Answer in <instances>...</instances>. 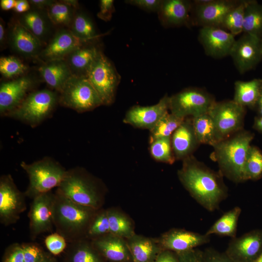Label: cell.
I'll return each instance as SVG.
<instances>
[{
	"mask_svg": "<svg viewBox=\"0 0 262 262\" xmlns=\"http://www.w3.org/2000/svg\"><path fill=\"white\" fill-rule=\"evenodd\" d=\"M243 33L262 37V4L256 0H246Z\"/></svg>",
	"mask_w": 262,
	"mask_h": 262,
	"instance_id": "obj_34",
	"label": "cell"
},
{
	"mask_svg": "<svg viewBox=\"0 0 262 262\" xmlns=\"http://www.w3.org/2000/svg\"><path fill=\"white\" fill-rule=\"evenodd\" d=\"M110 233L107 209L98 210L88 228L86 238L92 240Z\"/></svg>",
	"mask_w": 262,
	"mask_h": 262,
	"instance_id": "obj_42",
	"label": "cell"
},
{
	"mask_svg": "<svg viewBox=\"0 0 262 262\" xmlns=\"http://www.w3.org/2000/svg\"><path fill=\"white\" fill-rule=\"evenodd\" d=\"M245 180H257L262 176V152L256 147L250 146L244 166Z\"/></svg>",
	"mask_w": 262,
	"mask_h": 262,
	"instance_id": "obj_40",
	"label": "cell"
},
{
	"mask_svg": "<svg viewBox=\"0 0 262 262\" xmlns=\"http://www.w3.org/2000/svg\"><path fill=\"white\" fill-rule=\"evenodd\" d=\"M176 160H182L192 155L199 144L194 129L192 118H186L171 137Z\"/></svg>",
	"mask_w": 262,
	"mask_h": 262,
	"instance_id": "obj_26",
	"label": "cell"
},
{
	"mask_svg": "<svg viewBox=\"0 0 262 262\" xmlns=\"http://www.w3.org/2000/svg\"><path fill=\"white\" fill-rule=\"evenodd\" d=\"M256 107H257L259 116L262 117V89Z\"/></svg>",
	"mask_w": 262,
	"mask_h": 262,
	"instance_id": "obj_57",
	"label": "cell"
},
{
	"mask_svg": "<svg viewBox=\"0 0 262 262\" xmlns=\"http://www.w3.org/2000/svg\"><path fill=\"white\" fill-rule=\"evenodd\" d=\"M253 138V133L241 130L213 147V157L223 176L235 183L245 181V164Z\"/></svg>",
	"mask_w": 262,
	"mask_h": 262,
	"instance_id": "obj_3",
	"label": "cell"
},
{
	"mask_svg": "<svg viewBox=\"0 0 262 262\" xmlns=\"http://www.w3.org/2000/svg\"><path fill=\"white\" fill-rule=\"evenodd\" d=\"M20 166L29 178V184L24 193L26 197L32 199L58 187L67 171L60 163L50 157H44L31 164L22 162Z\"/></svg>",
	"mask_w": 262,
	"mask_h": 262,
	"instance_id": "obj_5",
	"label": "cell"
},
{
	"mask_svg": "<svg viewBox=\"0 0 262 262\" xmlns=\"http://www.w3.org/2000/svg\"><path fill=\"white\" fill-rule=\"evenodd\" d=\"M68 29L77 37L88 41H98L103 35L98 33L91 17L80 8L76 11Z\"/></svg>",
	"mask_w": 262,
	"mask_h": 262,
	"instance_id": "obj_31",
	"label": "cell"
},
{
	"mask_svg": "<svg viewBox=\"0 0 262 262\" xmlns=\"http://www.w3.org/2000/svg\"><path fill=\"white\" fill-rule=\"evenodd\" d=\"M149 143L150 153L155 160L168 164L175 162L171 137L156 139Z\"/></svg>",
	"mask_w": 262,
	"mask_h": 262,
	"instance_id": "obj_39",
	"label": "cell"
},
{
	"mask_svg": "<svg viewBox=\"0 0 262 262\" xmlns=\"http://www.w3.org/2000/svg\"><path fill=\"white\" fill-rule=\"evenodd\" d=\"M86 77L98 93L103 105L108 106L114 102L121 77L103 51L92 65Z\"/></svg>",
	"mask_w": 262,
	"mask_h": 262,
	"instance_id": "obj_8",
	"label": "cell"
},
{
	"mask_svg": "<svg viewBox=\"0 0 262 262\" xmlns=\"http://www.w3.org/2000/svg\"><path fill=\"white\" fill-rule=\"evenodd\" d=\"M169 100V97L165 95L154 105L133 106L127 112L123 121L133 127L150 131L168 112Z\"/></svg>",
	"mask_w": 262,
	"mask_h": 262,
	"instance_id": "obj_19",
	"label": "cell"
},
{
	"mask_svg": "<svg viewBox=\"0 0 262 262\" xmlns=\"http://www.w3.org/2000/svg\"><path fill=\"white\" fill-rule=\"evenodd\" d=\"M153 262H179V261L176 252L163 250Z\"/></svg>",
	"mask_w": 262,
	"mask_h": 262,
	"instance_id": "obj_50",
	"label": "cell"
},
{
	"mask_svg": "<svg viewBox=\"0 0 262 262\" xmlns=\"http://www.w3.org/2000/svg\"><path fill=\"white\" fill-rule=\"evenodd\" d=\"M7 44L13 52L21 57L37 60L45 46L16 19L11 21L8 25Z\"/></svg>",
	"mask_w": 262,
	"mask_h": 262,
	"instance_id": "obj_16",
	"label": "cell"
},
{
	"mask_svg": "<svg viewBox=\"0 0 262 262\" xmlns=\"http://www.w3.org/2000/svg\"><path fill=\"white\" fill-rule=\"evenodd\" d=\"M192 7L190 0H162L157 12L159 19L166 28L190 25Z\"/></svg>",
	"mask_w": 262,
	"mask_h": 262,
	"instance_id": "obj_22",
	"label": "cell"
},
{
	"mask_svg": "<svg viewBox=\"0 0 262 262\" xmlns=\"http://www.w3.org/2000/svg\"><path fill=\"white\" fill-rule=\"evenodd\" d=\"M21 245L24 262H39L45 253L43 248L36 243H24Z\"/></svg>",
	"mask_w": 262,
	"mask_h": 262,
	"instance_id": "obj_44",
	"label": "cell"
},
{
	"mask_svg": "<svg viewBox=\"0 0 262 262\" xmlns=\"http://www.w3.org/2000/svg\"><path fill=\"white\" fill-rule=\"evenodd\" d=\"M245 108L233 100L215 102L208 113L222 138L242 130Z\"/></svg>",
	"mask_w": 262,
	"mask_h": 262,
	"instance_id": "obj_12",
	"label": "cell"
},
{
	"mask_svg": "<svg viewBox=\"0 0 262 262\" xmlns=\"http://www.w3.org/2000/svg\"><path fill=\"white\" fill-rule=\"evenodd\" d=\"M114 2V0H100L99 10L97 13L98 18L106 22L110 21L115 11Z\"/></svg>",
	"mask_w": 262,
	"mask_h": 262,
	"instance_id": "obj_46",
	"label": "cell"
},
{
	"mask_svg": "<svg viewBox=\"0 0 262 262\" xmlns=\"http://www.w3.org/2000/svg\"><path fill=\"white\" fill-rule=\"evenodd\" d=\"M77 9L63 0H55L47 11L50 20L56 28L68 29Z\"/></svg>",
	"mask_w": 262,
	"mask_h": 262,
	"instance_id": "obj_36",
	"label": "cell"
},
{
	"mask_svg": "<svg viewBox=\"0 0 262 262\" xmlns=\"http://www.w3.org/2000/svg\"><path fill=\"white\" fill-rule=\"evenodd\" d=\"M177 175L191 196L208 211L218 210L228 196V189L219 171L211 169L193 155L182 160Z\"/></svg>",
	"mask_w": 262,
	"mask_h": 262,
	"instance_id": "obj_1",
	"label": "cell"
},
{
	"mask_svg": "<svg viewBox=\"0 0 262 262\" xmlns=\"http://www.w3.org/2000/svg\"><path fill=\"white\" fill-rule=\"evenodd\" d=\"M2 262H24L21 244L16 243L9 246L3 255Z\"/></svg>",
	"mask_w": 262,
	"mask_h": 262,
	"instance_id": "obj_45",
	"label": "cell"
},
{
	"mask_svg": "<svg viewBox=\"0 0 262 262\" xmlns=\"http://www.w3.org/2000/svg\"><path fill=\"white\" fill-rule=\"evenodd\" d=\"M16 19L44 45L56 31L54 30L56 28L50 20L47 10L31 7L27 12L19 14Z\"/></svg>",
	"mask_w": 262,
	"mask_h": 262,
	"instance_id": "obj_23",
	"label": "cell"
},
{
	"mask_svg": "<svg viewBox=\"0 0 262 262\" xmlns=\"http://www.w3.org/2000/svg\"><path fill=\"white\" fill-rule=\"evenodd\" d=\"M59 104L78 113L102 105L98 93L86 77L72 76L59 93Z\"/></svg>",
	"mask_w": 262,
	"mask_h": 262,
	"instance_id": "obj_7",
	"label": "cell"
},
{
	"mask_svg": "<svg viewBox=\"0 0 262 262\" xmlns=\"http://www.w3.org/2000/svg\"><path fill=\"white\" fill-rule=\"evenodd\" d=\"M262 252V231L253 230L231 238L225 252L233 262H256Z\"/></svg>",
	"mask_w": 262,
	"mask_h": 262,
	"instance_id": "obj_20",
	"label": "cell"
},
{
	"mask_svg": "<svg viewBox=\"0 0 262 262\" xmlns=\"http://www.w3.org/2000/svg\"><path fill=\"white\" fill-rule=\"evenodd\" d=\"M16 0H1L0 6L1 9L4 11H8L14 9Z\"/></svg>",
	"mask_w": 262,
	"mask_h": 262,
	"instance_id": "obj_54",
	"label": "cell"
},
{
	"mask_svg": "<svg viewBox=\"0 0 262 262\" xmlns=\"http://www.w3.org/2000/svg\"><path fill=\"white\" fill-rule=\"evenodd\" d=\"M98 210L77 203L56 190L53 207L56 232L67 243L86 238L89 225Z\"/></svg>",
	"mask_w": 262,
	"mask_h": 262,
	"instance_id": "obj_2",
	"label": "cell"
},
{
	"mask_svg": "<svg viewBox=\"0 0 262 262\" xmlns=\"http://www.w3.org/2000/svg\"><path fill=\"white\" fill-rule=\"evenodd\" d=\"M214 98L205 90L187 88L169 97L170 113L181 118L207 114L215 103Z\"/></svg>",
	"mask_w": 262,
	"mask_h": 262,
	"instance_id": "obj_9",
	"label": "cell"
},
{
	"mask_svg": "<svg viewBox=\"0 0 262 262\" xmlns=\"http://www.w3.org/2000/svg\"><path fill=\"white\" fill-rule=\"evenodd\" d=\"M229 56L240 73L252 70L262 59L261 38L243 33L236 40Z\"/></svg>",
	"mask_w": 262,
	"mask_h": 262,
	"instance_id": "obj_15",
	"label": "cell"
},
{
	"mask_svg": "<svg viewBox=\"0 0 262 262\" xmlns=\"http://www.w3.org/2000/svg\"><path fill=\"white\" fill-rule=\"evenodd\" d=\"M31 7L29 0H16L14 10L17 14L25 13L31 9Z\"/></svg>",
	"mask_w": 262,
	"mask_h": 262,
	"instance_id": "obj_52",
	"label": "cell"
},
{
	"mask_svg": "<svg viewBox=\"0 0 262 262\" xmlns=\"http://www.w3.org/2000/svg\"><path fill=\"white\" fill-rule=\"evenodd\" d=\"M98 42H90L80 46L64 59L72 76L86 77L92 65L102 51Z\"/></svg>",
	"mask_w": 262,
	"mask_h": 262,
	"instance_id": "obj_25",
	"label": "cell"
},
{
	"mask_svg": "<svg viewBox=\"0 0 262 262\" xmlns=\"http://www.w3.org/2000/svg\"><path fill=\"white\" fill-rule=\"evenodd\" d=\"M126 240L133 262H153L163 250L157 238L135 233Z\"/></svg>",
	"mask_w": 262,
	"mask_h": 262,
	"instance_id": "obj_28",
	"label": "cell"
},
{
	"mask_svg": "<svg viewBox=\"0 0 262 262\" xmlns=\"http://www.w3.org/2000/svg\"><path fill=\"white\" fill-rule=\"evenodd\" d=\"M91 241L107 262H133L125 239L109 233Z\"/></svg>",
	"mask_w": 262,
	"mask_h": 262,
	"instance_id": "obj_24",
	"label": "cell"
},
{
	"mask_svg": "<svg viewBox=\"0 0 262 262\" xmlns=\"http://www.w3.org/2000/svg\"><path fill=\"white\" fill-rule=\"evenodd\" d=\"M29 67L15 56L0 58V73L5 79L11 80L28 73Z\"/></svg>",
	"mask_w": 262,
	"mask_h": 262,
	"instance_id": "obj_41",
	"label": "cell"
},
{
	"mask_svg": "<svg viewBox=\"0 0 262 262\" xmlns=\"http://www.w3.org/2000/svg\"><path fill=\"white\" fill-rule=\"evenodd\" d=\"M185 119L178 117L168 112L150 131L149 142L158 138L171 137Z\"/></svg>",
	"mask_w": 262,
	"mask_h": 262,
	"instance_id": "obj_37",
	"label": "cell"
},
{
	"mask_svg": "<svg viewBox=\"0 0 262 262\" xmlns=\"http://www.w3.org/2000/svg\"><path fill=\"white\" fill-rule=\"evenodd\" d=\"M246 0H243L232 9L224 18L220 28L234 36L243 33V25Z\"/></svg>",
	"mask_w": 262,
	"mask_h": 262,
	"instance_id": "obj_38",
	"label": "cell"
},
{
	"mask_svg": "<svg viewBox=\"0 0 262 262\" xmlns=\"http://www.w3.org/2000/svg\"><path fill=\"white\" fill-rule=\"evenodd\" d=\"M26 195L21 192L10 174L0 178V222L8 226L15 224L27 209Z\"/></svg>",
	"mask_w": 262,
	"mask_h": 262,
	"instance_id": "obj_10",
	"label": "cell"
},
{
	"mask_svg": "<svg viewBox=\"0 0 262 262\" xmlns=\"http://www.w3.org/2000/svg\"><path fill=\"white\" fill-rule=\"evenodd\" d=\"M125 2L147 12L157 13L162 0H127Z\"/></svg>",
	"mask_w": 262,
	"mask_h": 262,
	"instance_id": "obj_47",
	"label": "cell"
},
{
	"mask_svg": "<svg viewBox=\"0 0 262 262\" xmlns=\"http://www.w3.org/2000/svg\"><path fill=\"white\" fill-rule=\"evenodd\" d=\"M241 213V209L238 206L226 212L211 227L205 234L208 236L216 234L229 236L231 238L236 237L237 224Z\"/></svg>",
	"mask_w": 262,
	"mask_h": 262,
	"instance_id": "obj_33",
	"label": "cell"
},
{
	"mask_svg": "<svg viewBox=\"0 0 262 262\" xmlns=\"http://www.w3.org/2000/svg\"><path fill=\"white\" fill-rule=\"evenodd\" d=\"M90 42H94L77 37L68 28H59L45 45L37 60L43 63L64 59L77 48Z\"/></svg>",
	"mask_w": 262,
	"mask_h": 262,
	"instance_id": "obj_17",
	"label": "cell"
},
{
	"mask_svg": "<svg viewBox=\"0 0 262 262\" xmlns=\"http://www.w3.org/2000/svg\"><path fill=\"white\" fill-rule=\"evenodd\" d=\"M261 43H262V37L261 38Z\"/></svg>",
	"mask_w": 262,
	"mask_h": 262,
	"instance_id": "obj_59",
	"label": "cell"
},
{
	"mask_svg": "<svg viewBox=\"0 0 262 262\" xmlns=\"http://www.w3.org/2000/svg\"><path fill=\"white\" fill-rule=\"evenodd\" d=\"M157 239L163 250L176 253L195 249L210 241V236L205 234L180 229H171L162 234Z\"/></svg>",
	"mask_w": 262,
	"mask_h": 262,
	"instance_id": "obj_21",
	"label": "cell"
},
{
	"mask_svg": "<svg viewBox=\"0 0 262 262\" xmlns=\"http://www.w3.org/2000/svg\"><path fill=\"white\" fill-rule=\"evenodd\" d=\"M262 89V79L249 81H237L234 83V95L232 99L244 107L254 108Z\"/></svg>",
	"mask_w": 262,
	"mask_h": 262,
	"instance_id": "obj_30",
	"label": "cell"
},
{
	"mask_svg": "<svg viewBox=\"0 0 262 262\" xmlns=\"http://www.w3.org/2000/svg\"><path fill=\"white\" fill-rule=\"evenodd\" d=\"M39 83V79L27 73L2 82L0 85V114L6 116L16 108Z\"/></svg>",
	"mask_w": 262,
	"mask_h": 262,
	"instance_id": "obj_11",
	"label": "cell"
},
{
	"mask_svg": "<svg viewBox=\"0 0 262 262\" xmlns=\"http://www.w3.org/2000/svg\"><path fill=\"white\" fill-rule=\"evenodd\" d=\"M256 262H262V252L256 260Z\"/></svg>",
	"mask_w": 262,
	"mask_h": 262,
	"instance_id": "obj_58",
	"label": "cell"
},
{
	"mask_svg": "<svg viewBox=\"0 0 262 262\" xmlns=\"http://www.w3.org/2000/svg\"><path fill=\"white\" fill-rule=\"evenodd\" d=\"M44 243L49 252L54 256L64 252L68 244L65 238L57 232L48 235Z\"/></svg>",
	"mask_w": 262,
	"mask_h": 262,
	"instance_id": "obj_43",
	"label": "cell"
},
{
	"mask_svg": "<svg viewBox=\"0 0 262 262\" xmlns=\"http://www.w3.org/2000/svg\"><path fill=\"white\" fill-rule=\"evenodd\" d=\"M177 254L179 262H203V251L196 248Z\"/></svg>",
	"mask_w": 262,
	"mask_h": 262,
	"instance_id": "obj_49",
	"label": "cell"
},
{
	"mask_svg": "<svg viewBox=\"0 0 262 262\" xmlns=\"http://www.w3.org/2000/svg\"><path fill=\"white\" fill-rule=\"evenodd\" d=\"M110 233L128 239L135 234L133 223L126 214L114 208L107 209Z\"/></svg>",
	"mask_w": 262,
	"mask_h": 262,
	"instance_id": "obj_35",
	"label": "cell"
},
{
	"mask_svg": "<svg viewBox=\"0 0 262 262\" xmlns=\"http://www.w3.org/2000/svg\"><path fill=\"white\" fill-rule=\"evenodd\" d=\"M61 262H107L93 246L84 238L67 244Z\"/></svg>",
	"mask_w": 262,
	"mask_h": 262,
	"instance_id": "obj_29",
	"label": "cell"
},
{
	"mask_svg": "<svg viewBox=\"0 0 262 262\" xmlns=\"http://www.w3.org/2000/svg\"><path fill=\"white\" fill-rule=\"evenodd\" d=\"M56 191L77 203L96 210L102 208L106 193L103 183L80 167L67 170Z\"/></svg>",
	"mask_w": 262,
	"mask_h": 262,
	"instance_id": "obj_4",
	"label": "cell"
},
{
	"mask_svg": "<svg viewBox=\"0 0 262 262\" xmlns=\"http://www.w3.org/2000/svg\"><path fill=\"white\" fill-rule=\"evenodd\" d=\"M254 127L258 131L262 132V117L259 116L255 118Z\"/></svg>",
	"mask_w": 262,
	"mask_h": 262,
	"instance_id": "obj_56",
	"label": "cell"
},
{
	"mask_svg": "<svg viewBox=\"0 0 262 262\" xmlns=\"http://www.w3.org/2000/svg\"><path fill=\"white\" fill-rule=\"evenodd\" d=\"M58 103L57 92L48 89L34 90L6 116L34 127L51 115Z\"/></svg>",
	"mask_w": 262,
	"mask_h": 262,
	"instance_id": "obj_6",
	"label": "cell"
},
{
	"mask_svg": "<svg viewBox=\"0 0 262 262\" xmlns=\"http://www.w3.org/2000/svg\"><path fill=\"white\" fill-rule=\"evenodd\" d=\"M55 0H30L31 7L42 10H47Z\"/></svg>",
	"mask_w": 262,
	"mask_h": 262,
	"instance_id": "obj_51",
	"label": "cell"
},
{
	"mask_svg": "<svg viewBox=\"0 0 262 262\" xmlns=\"http://www.w3.org/2000/svg\"><path fill=\"white\" fill-rule=\"evenodd\" d=\"M39 262H58L55 256L50 252L45 251V253Z\"/></svg>",
	"mask_w": 262,
	"mask_h": 262,
	"instance_id": "obj_55",
	"label": "cell"
},
{
	"mask_svg": "<svg viewBox=\"0 0 262 262\" xmlns=\"http://www.w3.org/2000/svg\"><path fill=\"white\" fill-rule=\"evenodd\" d=\"M192 118L195 132L199 144L209 145L213 147L224 140L208 113Z\"/></svg>",
	"mask_w": 262,
	"mask_h": 262,
	"instance_id": "obj_32",
	"label": "cell"
},
{
	"mask_svg": "<svg viewBox=\"0 0 262 262\" xmlns=\"http://www.w3.org/2000/svg\"><path fill=\"white\" fill-rule=\"evenodd\" d=\"M54 193L51 191L33 199L28 213L30 237L34 240L40 234L51 232L54 226L53 207Z\"/></svg>",
	"mask_w": 262,
	"mask_h": 262,
	"instance_id": "obj_14",
	"label": "cell"
},
{
	"mask_svg": "<svg viewBox=\"0 0 262 262\" xmlns=\"http://www.w3.org/2000/svg\"><path fill=\"white\" fill-rule=\"evenodd\" d=\"M5 44H7V30L2 18H0V46L3 49Z\"/></svg>",
	"mask_w": 262,
	"mask_h": 262,
	"instance_id": "obj_53",
	"label": "cell"
},
{
	"mask_svg": "<svg viewBox=\"0 0 262 262\" xmlns=\"http://www.w3.org/2000/svg\"><path fill=\"white\" fill-rule=\"evenodd\" d=\"M203 262H233L225 253L209 248L203 252Z\"/></svg>",
	"mask_w": 262,
	"mask_h": 262,
	"instance_id": "obj_48",
	"label": "cell"
},
{
	"mask_svg": "<svg viewBox=\"0 0 262 262\" xmlns=\"http://www.w3.org/2000/svg\"><path fill=\"white\" fill-rule=\"evenodd\" d=\"M242 0H197L193 2L192 23L204 27L220 28L226 16Z\"/></svg>",
	"mask_w": 262,
	"mask_h": 262,
	"instance_id": "obj_13",
	"label": "cell"
},
{
	"mask_svg": "<svg viewBox=\"0 0 262 262\" xmlns=\"http://www.w3.org/2000/svg\"><path fill=\"white\" fill-rule=\"evenodd\" d=\"M198 39L205 53L215 59L229 56L236 41L235 36L219 27H204L199 30Z\"/></svg>",
	"mask_w": 262,
	"mask_h": 262,
	"instance_id": "obj_18",
	"label": "cell"
},
{
	"mask_svg": "<svg viewBox=\"0 0 262 262\" xmlns=\"http://www.w3.org/2000/svg\"><path fill=\"white\" fill-rule=\"evenodd\" d=\"M38 71L42 80L52 90L58 93L67 81L72 76L65 59H57L41 63Z\"/></svg>",
	"mask_w": 262,
	"mask_h": 262,
	"instance_id": "obj_27",
	"label": "cell"
}]
</instances>
